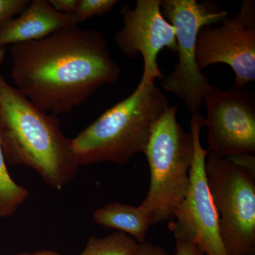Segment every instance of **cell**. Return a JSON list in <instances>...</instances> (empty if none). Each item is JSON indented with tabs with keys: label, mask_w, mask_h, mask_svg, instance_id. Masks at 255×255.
Returning <instances> with one entry per match:
<instances>
[{
	"label": "cell",
	"mask_w": 255,
	"mask_h": 255,
	"mask_svg": "<svg viewBox=\"0 0 255 255\" xmlns=\"http://www.w3.org/2000/svg\"><path fill=\"white\" fill-rule=\"evenodd\" d=\"M28 0H0V28L30 4Z\"/></svg>",
	"instance_id": "cell-16"
},
{
	"label": "cell",
	"mask_w": 255,
	"mask_h": 255,
	"mask_svg": "<svg viewBox=\"0 0 255 255\" xmlns=\"http://www.w3.org/2000/svg\"><path fill=\"white\" fill-rule=\"evenodd\" d=\"M137 246L128 235L116 231L105 237L91 236L80 255H134Z\"/></svg>",
	"instance_id": "cell-14"
},
{
	"label": "cell",
	"mask_w": 255,
	"mask_h": 255,
	"mask_svg": "<svg viewBox=\"0 0 255 255\" xmlns=\"http://www.w3.org/2000/svg\"><path fill=\"white\" fill-rule=\"evenodd\" d=\"M204 118L191 114L190 131L194 137V155L187 195L169 223L172 233L190 240L205 255H228L220 234L219 216L208 184L205 164L209 150L201 145Z\"/></svg>",
	"instance_id": "cell-7"
},
{
	"label": "cell",
	"mask_w": 255,
	"mask_h": 255,
	"mask_svg": "<svg viewBox=\"0 0 255 255\" xmlns=\"http://www.w3.org/2000/svg\"><path fill=\"white\" fill-rule=\"evenodd\" d=\"M161 9L175 30L178 55L175 70L162 78L161 85L179 97L191 114L199 113L211 84L196 65L198 33L203 26L221 22L228 12L216 3L196 0H161Z\"/></svg>",
	"instance_id": "cell-5"
},
{
	"label": "cell",
	"mask_w": 255,
	"mask_h": 255,
	"mask_svg": "<svg viewBox=\"0 0 255 255\" xmlns=\"http://www.w3.org/2000/svg\"><path fill=\"white\" fill-rule=\"evenodd\" d=\"M0 143L6 163L33 169L55 190L65 189L78 173L72 139L60 130L59 119L33 105L1 75Z\"/></svg>",
	"instance_id": "cell-2"
},
{
	"label": "cell",
	"mask_w": 255,
	"mask_h": 255,
	"mask_svg": "<svg viewBox=\"0 0 255 255\" xmlns=\"http://www.w3.org/2000/svg\"><path fill=\"white\" fill-rule=\"evenodd\" d=\"M120 14L123 26L116 33V44L130 59L142 55L143 72L138 85L155 83L164 78L157 63L159 52L164 48L177 52L175 30L162 14L161 0H137L134 8L122 5Z\"/></svg>",
	"instance_id": "cell-10"
},
{
	"label": "cell",
	"mask_w": 255,
	"mask_h": 255,
	"mask_svg": "<svg viewBox=\"0 0 255 255\" xmlns=\"http://www.w3.org/2000/svg\"><path fill=\"white\" fill-rule=\"evenodd\" d=\"M246 88L211 85L204 95L208 150L218 157L255 154V98Z\"/></svg>",
	"instance_id": "cell-9"
},
{
	"label": "cell",
	"mask_w": 255,
	"mask_h": 255,
	"mask_svg": "<svg viewBox=\"0 0 255 255\" xmlns=\"http://www.w3.org/2000/svg\"><path fill=\"white\" fill-rule=\"evenodd\" d=\"M49 2L58 12L73 15L78 8L79 0H50Z\"/></svg>",
	"instance_id": "cell-19"
},
{
	"label": "cell",
	"mask_w": 255,
	"mask_h": 255,
	"mask_svg": "<svg viewBox=\"0 0 255 255\" xmlns=\"http://www.w3.org/2000/svg\"><path fill=\"white\" fill-rule=\"evenodd\" d=\"M118 2L117 0H79L78 8L73 16L78 24L88 18L110 12Z\"/></svg>",
	"instance_id": "cell-15"
},
{
	"label": "cell",
	"mask_w": 255,
	"mask_h": 255,
	"mask_svg": "<svg viewBox=\"0 0 255 255\" xmlns=\"http://www.w3.org/2000/svg\"><path fill=\"white\" fill-rule=\"evenodd\" d=\"M169 106L155 83L137 85L128 97L72 139L79 166L123 164L137 154L144 153L154 126Z\"/></svg>",
	"instance_id": "cell-3"
},
{
	"label": "cell",
	"mask_w": 255,
	"mask_h": 255,
	"mask_svg": "<svg viewBox=\"0 0 255 255\" xmlns=\"http://www.w3.org/2000/svg\"><path fill=\"white\" fill-rule=\"evenodd\" d=\"M0 143V217L12 216L29 195L26 188L18 185L10 176Z\"/></svg>",
	"instance_id": "cell-13"
},
{
	"label": "cell",
	"mask_w": 255,
	"mask_h": 255,
	"mask_svg": "<svg viewBox=\"0 0 255 255\" xmlns=\"http://www.w3.org/2000/svg\"><path fill=\"white\" fill-rule=\"evenodd\" d=\"M196 63L201 71L224 63L235 74L234 86L244 88L255 80V1L244 0L237 14L223 18L219 26L199 30Z\"/></svg>",
	"instance_id": "cell-8"
},
{
	"label": "cell",
	"mask_w": 255,
	"mask_h": 255,
	"mask_svg": "<svg viewBox=\"0 0 255 255\" xmlns=\"http://www.w3.org/2000/svg\"><path fill=\"white\" fill-rule=\"evenodd\" d=\"M178 105H170L158 119L146 147L150 186L142 212L152 226L173 219L187 195L194 155V137L178 122Z\"/></svg>",
	"instance_id": "cell-4"
},
{
	"label": "cell",
	"mask_w": 255,
	"mask_h": 255,
	"mask_svg": "<svg viewBox=\"0 0 255 255\" xmlns=\"http://www.w3.org/2000/svg\"><path fill=\"white\" fill-rule=\"evenodd\" d=\"M92 218L97 224L126 233L138 244L145 243L148 230L152 226L140 206L119 202L111 203L96 210Z\"/></svg>",
	"instance_id": "cell-12"
},
{
	"label": "cell",
	"mask_w": 255,
	"mask_h": 255,
	"mask_svg": "<svg viewBox=\"0 0 255 255\" xmlns=\"http://www.w3.org/2000/svg\"><path fill=\"white\" fill-rule=\"evenodd\" d=\"M74 25L78 24L73 15L58 12L47 0H33L17 17L0 28V48L37 41Z\"/></svg>",
	"instance_id": "cell-11"
},
{
	"label": "cell",
	"mask_w": 255,
	"mask_h": 255,
	"mask_svg": "<svg viewBox=\"0 0 255 255\" xmlns=\"http://www.w3.org/2000/svg\"><path fill=\"white\" fill-rule=\"evenodd\" d=\"M134 255H169L162 247L145 242L138 244Z\"/></svg>",
	"instance_id": "cell-20"
},
{
	"label": "cell",
	"mask_w": 255,
	"mask_h": 255,
	"mask_svg": "<svg viewBox=\"0 0 255 255\" xmlns=\"http://www.w3.org/2000/svg\"><path fill=\"white\" fill-rule=\"evenodd\" d=\"M205 170L228 255H255V175L209 152Z\"/></svg>",
	"instance_id": "cell-6"
},
{
	"label": "cell",
	"mask_w": 255,
	"mask_h": 255,
	"mask_svg": "<svg viewBox=\"0 0 255 255\" xmlns=\"http://www.w3.org/2000/svg\"><path fill=\"white\" fill-rule=\"evenodd\" d=\"M172 233L176 241L175 255H205L190 240L179 233Z\"/></svg>",
	"instance_id": "cell-17"
},
{
	"label": "cell",
	"mask_w": 255,
	"mask_h": 255,
	"mask_svg": "<svg viewBox=\"0 0 255 255\" xmlns=\"http://www.w3.org/2000/svg\"><path fill=\"white\" fill-rule=\"evenodd\" d=\"M15 255H61L59 254L58 253H56L55 251H47V250H45V251H41L39 252H36V253H22V254H18Z\"/></svg>",
	"instance_id": "cell-21"
},
{
	"label": "cell",
	"mask_w": 255,
	"mask_h": 255,
	"mask_svg": "<svg viewBox=\"0 0 255 255\" xmlns=\"http://www.w3.org/2000/svg\"><path fill=\"white\" fill-rule=\"evenodd\" d=\"M11 77L33 105L53 115L70 113L122 74L105 36L68 26L41 39L12 45Z\"/></svg>",
	"instance_id": "cell-1"
},
{
	"label": "cell",
	"mask_w": 255,
	"mask_h": 255,
	"mask_svg": "<svg viewBox=\"0 0 255 255\" xmlns=\"http://www.w3.org/2000/svg\"><path fill=\"white\" fill-rule=\"evenodd\" d=\"M233 163L255 175V156L254 154L244 153L227 157Z\"/></svg>",
	"instance_id": "cell-18"
}]
</instances>
